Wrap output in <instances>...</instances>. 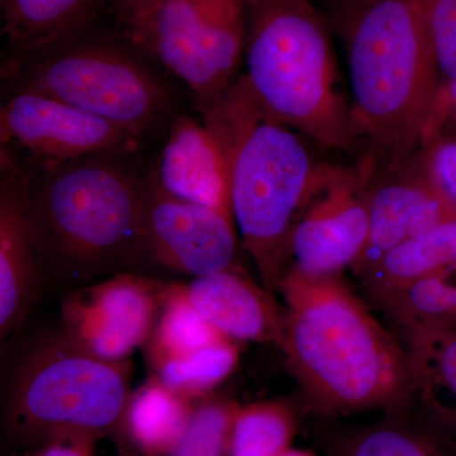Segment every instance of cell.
<instances>
[{
    "mask_svg": "<svg viewBox=\"0 0 456 456\" xmlns=\"http://www.w3.org/2000/svg\"><path fill=\"white\" fill-rule=\"evenodd\" d=\"M108 0H2V32L11 53L41 49L97 22Z\"/></svg>",
    "mask_w": 456,
    "mask_h": 456,
    "instance_id": "cell-20",
    "label": "cell"
},
{
    "mask_svg": "<svg viewBox=\"0 0 456 456\" xmlns=\"http://www.w3.org/2000/svg\"><path fill=\"white\" fill-rule=\"evenodd\" d=\"M0 141L4 151L38 163L140 154L145 149L134 134L107 119L32 90L5 92Z\"/></svg>",
    "mask_w": 456,
    "mask_h": 456,
    "instance_id": "cell-9",
    "label": "cell"
},
{
    "mask_svg": "<svg viewBox=\"0 0 456 456\" xmlns=\"http://www.w3.org/2000/svg\"><path fill=\"white\" fill-rule=\"evenodd\" d=\"M332 35L314 0H255L241 77L270 116L325 149L349 151L358 139Z\"/></svg>",
    "mask_w": 456,
    "mask_h": 456,
    "instance_id": "cell-5",
    "label": "cell"
},
{
    "mask_svg": "<svg viewBox=\"0 0 456 456\" xmlns=\"http://www.w3.org/2000/svg\"><path fill=\"white\" fill-rule=\"evenodd\" d=\"M196 403L152 374L131 392L119 434L143 456H169L184 434Z\"/></svg>",
    "mask_w": 456,
    "mask_h": 456,
    "instance_id": "cell-18",
    "label": "cell"
},
{
    "mask_svg": "<svg viewBox=\"0 0 456 456\" xmlns=\"http://www.w3.org/2000/svg\"><path fill=\"white\" fill-rule=\"evenodd\" d=\"M184 290L196 310L226 338L281 345L285 308L239 266L193 278Z\"/></svg>",
    "mask_w": 456,
    "mask_h": 456,
    "instance_id": "cell-16",
    "label": "cell"
},
{
    "mask_svg": "<svg viewBox=\"0 0 456 456\" xmlns=\"http://www.w3.org/2000/svg\"><path fill=\"white\" fill-rule=\"evenodd\" d=\"M419 154L434 184L456 208V136L441 134L419 147Z\"/></svg>",
    "mask_w": 456,
    "mask_h": 456,
    "instance_id": "cell-28",
    "label": "cell"
},
{
    "mask_svg": "<svg viewBox=\"0 0 456 456\" xmlns=\"http://www.w3.org/2000/svg\"><path fill=\"white\" fill-rule=\"evenodd\" d=\"M440 84L456 80V0H422Z\"/></svg>",
    "mask_w": 456,
    "mask_h": 456,
    "instance_id": "cell-27",
    "label": "cell"
},
{
    "mask_svg": "<svg viewBox=\"0 0 456 456\" xmlns=\"http://www.w3.org/2000/svg\"><path fill=\"white\" fill-rule=\"evenodd\" d=\"M119 29L97 22L41 49L9 53L4 93L32 90L80 108L130 132L143 145L165 137L178 97L165 71Z\"/></svg>",
    "mask_w": 456,
    "mask_h": 456,
    "instance_id": "cell-6",
    "label": "cell"
},
{
    "mask_svg": "<svg viewBox=\"0 0 456 456\" xmlns=\"http://www.w3.org/2000/svg\"><path fill=\"white\" fill-rule=\"evenodd\" d=\"M412 404L419 415L456 436V330H404Z\"/></svg>",
    "mask_w": 456,
    "mask_h": 456,
    "instance_id": "cell-17",
    "label": "cell"
},
{
    "mask_svg": "<svg viewBox=\"0 0 456 456\" xmlns=\"http://www.w3.org/2000/svg\"><path fill=\"white\" fill-rule=\"evenodd\" d=\"M239 360V342L224 338L188 355L161 362L152 369V374L183 397L198 402L215 393L233 373Z\"/></svg>",
    "mask_w": 456,
    "mask_h": 456,
    "instance_id": "cell-25",
    "label": "cell"
},
{
    "mask_svg": "<svg viewBox=\"0 0 456 456\" xmlns=\"http://www.w3.org/2000/svg\"><path fill=\"white\" fill-rule=\"evenodd\" d=\"M151 174L171 197L233 216L226 155L203 119L176 114Z\"/></svg>",
    "mask_w": 456,
    "mask_h": 456,
    "instance_id": "cell-14",
    "label": "cell"
},
{
    "mask_svg": "<svg viewBox=\"0 0 456 456\" xmlns=\"http://www.w3.org/2000/svg\"><path fill=\"white\" fill-rule=\"evenodd\" d=\"M200 114L226 155L242 246L261 283L275 293L288 266L293 226L336 167L318 163L305 137L270 116L242 77Z\"/></svg>",
    "mask_w": 456,
    "mask_h": 456,
    "instance_id": "cell-4",
    "label": "cell"
},
{
    "mask_svg": "<svg viewBox=\"0 0 456 456\" xmlns=\"http://www.w3.org/2000/svg\"><path fill=\"white\" fill-rule=\"evenodd\" d=\"M130 360L110 362L75 345L60 330L18 359L5 387L9 439L32 449L61 435L113 437L132 392Z\"/></svg>",
    "mask_w": 456,
    "mask_h": 456,
    "instance_id": "cell-7",
    "label": "cell"
},
{
    "mask_svg": "<svg viewBox=\"0 0 456 456\" xmlns=\"http://www.w3.org/2000/svg\"><path fill=\"white\" fill-rule=\"evenodd\" d=\"M254 2L145 0L114 17L119 32L184 84L202 112L236 79Z\"/></svg>",
    "mask_w": 456,
    "mask_h": 456,
    "instance_id": "cell-8",
    "label": "cell"
},
{
    "mask_svg": "<svg viewBox=\"0 0 456 456\" xmlns=\"http://www.w3.org/2000/svg\"><path fill=\"white\" fill-rule=\"evenodd\" d=\"M239 406L235 399L217 393L198 401L184 434L169 456H226Z\"/></svg>",
    "mask_w": 456,
    "mask_h": 456,
    "instance_id": "cell-26",
    "label": "cell"
},
{
    "mask_svg": "<svg viewBox=\"0 0 456 456\" xmlns=\"http://www.w3.org/2000/svg\"><path fill=\"white\" fill-rule=\"evenodd\" d=\"M277 292L285 302L279 347L312 410L322 415L410 410L406 347L340 275L318 277L288 268Z\"/></svg>",
    "mask_w": 456,
    "mask_h": 456,
    "instance_id": "cell-1",
    "label": "cell"
},
{
    "mask_svg": "<svg viewBox=\"0 0 456 456\" xmlns=\"http://www.w3.org/2000/svg\"><path fill=\"white\" fill-rule=\"evenodd\" d=\"M237 227L228 213L171 197L150 178L141 216V255L191 278L236 265Z\"/></svg>",
    "mask_w": 456,
    "mask_h": 456,
    "instance_id": "cell-12",
    "label": "cell"
},
{
    "mask_svg": "<svg viewBox=\"0 0 456 456\" xmlns=\"http://www.w3.org/2000/svg\"><path fill=\"white\" fill-rule=\"evenodd\" d=\"M456 266V218L389 251L362 281L374 305L419 279Z\"/></svg>",
    "mask_w": 456,
    "mask_h": 456,
    "instance_id": "cell-19",
    "label": "cell"
},
{
    "mask_svg": "<svg viewBox=\"0 0 456 456\" xmlns=\"http://www.w3.org/2000/svg\"><path fill=\"white\" fill-rule=\"evenodd\" d=\"M326 16L340 37L358 141L380 167L421 146L439 88L422 0H338Z\"/></svg>",
    "mask_w": 456,
    "mask_h": 456,
    "instance_id": "cell-3",
    "label": "cell"
},
{
    "mask_svg": "<svg viewBox=\"0 0 456 456\" xmlns=\"http://www.w3.org/2000/svg\"><path fill=\"white\" fill-rule=\"evenodd\" d=\"M167 284L126 272L75 288L62 301L61 331L98 358L130 360L151 335Z\"/></svg>",
    "mask_w": 456,
    "mask_h": 456,
    "instance_id": "cell-11",
    "label": "cell"
},
{
    "mask_svg": "<svg viewBox=\"0 0 456 456\" xmlns=\"http://www.w3.org/2000/svg\"><path fill=\"white\" fill-rule=\"evenodd\" d=\"M297 415L285 402L240 404L231 426L226 456H278L293 448Z\"/></svg>",
    "mask_w": 456,
    "mask_h": 456,
    "instance_id": "cell-24",
    "label": "cell"
},
{
    "mask_svg": "<svg viewBox=\"0 0 456 456\" xmlns=\"http://www.w3.org/2000/svg\"><path fill=\"white\" fill-rule=\"evenodd\" d=\"M321 2L325 3V4H330V3L338 2V0H321Z\"/></svg>",
    "mask_w": 456,
    "mask_h": 456,
    "instance_id": "cell-34",
    "label": "cell"
},
{
    "mask_svg": "<svg viewBox=\"0 0 456 456\" xmlns=\"http://www.w3.org/2000/svg\"><path fill=\"white\" fill-rule=\"evenodd\" d=\"M0 164V338L4 341L25 323L46 277L27 224L22 165L3 150Z\"/></svg>",
    "mask_w": 456,
    "mask_h": 456,
    "instance_id": "cell-15",
    "label": "cell"
},
{
    "mask_svg": "<svg viewBox=\"0 0 456 456\" xmlns=\"http://www.w3.org/2000/svg\"><path fill=\"white\" fill-rule=\"evenodd\" d=\"M278 456H316L314 452H310V450L305 449H288L287 452H281V455Z\"/></svg>",
    "mask_w": 456,
    "mask_h": 456,
    "instance_id": "cell-33",
    "label": "cell"
},
{
    "mask_svg": "<svg viewBox=\"0 0 456 456\" xmlns=\"http://www.w3.org/2000/svg\"><path fill=\"white\" fill-rule=\"evenodd\" d=\"M224 338L226 336L220 334L189 301L184 283H169L143 350L152 370L161 362L188 355Z\"/></svg>",
    "mask_w": 456,
    "mask_h": 456,
    "instance_id": "cell-22",
    "label": "cell"
},
{
    "mask_svg": "<svg viewBox=\"0 0 456 456\" xmlns=\"http://www.w3.org/2000/svg\"><path fill=\"white\" fill-rule=\"evenodd\" d=\"M456 126V80L439 84L428 121L422 131L421 146L446 134Z\"/></svg>",
    "mask_w": 456,
    "mask_h": 456,
    "instance_id": "cell-29",
    "label": "cell"
},
{
    "mask_svg": "<svg viewBox=\"0 0 456 456\" xmlns=\"http://www.w3.org/2000/svg\"><path fill=\"white\" fill-rule=\"evenodd\" d=\"M408 411L353 432L335 456H456V436Z\"/></svg>",
    "mask_w": 456,
    "mask_h": 456,
    "instance_id": "cell-21",
    "label": "cell"
},
{
    "mask_svg": "<svg viewBox=\"0 0 456 456\" xmlns=\"http://www.w3.org/2000/svg\"><path fill=\"white\" fill-rule=\"evenodd\" d=\"M17 159L27 224L45 277L79 288L142 264L141 216L151 167L140 154L62 163Z\"/></svg>",
    "mask_w": 456,
    "mask_h": 456,
    "instance_id": "cell-2",
    "label": "cell"
},
{
    "mask_svg": "<svg viewBox=\"0 0 456 456\" xmlns=\"http://www.w3.org/2000/svg\"><path fill=\"white\" fill-rule=\"evenodd\" d=\"M113 440L114 443H116V456H143L140 454V452L131 445L130 441L126 439L119 432L113 437Z\"/></svg>",
    "mask_w": 456,
    "mask_h": 456,
    "instance_id": "cell-31",
    "label": "cell"
},
{
    "mask_svg": "<svg viewBox=\"0 0 456 456\" xmlns=\"http://www.w3.org/2000/svg\"><path fill=\"white\" fill-rule=\"evenodd\" d=\"M98 441L90 435H61L29 449L26 456H98Z\"/></svg>",
    "mask_w": 456,
    "mask_h": 456,
    "instance_id": "cell-30",
    "label": "cell"
},
{
    "mask_svg": "<svg viewBox=\"0 0 456 456\" xmlns=\"http://www.w3.org/2000/svg\"><path fill=\"white\" fill-rule=\"evenodd\" d=\"M402 330H456V266L419 279L377 303Z\"/></svg>",
    "mask_w": 456,
    "mask_h": 456,
    "instance_id": "cell-23",
    "label": "cell"
},
{
    "mask_svg": "<svg viewBox=\"0 0 456 456\" xmlns=\"http://www.w3.org/2000/svg\"><path fill=\"white\" fill-rule=\"evenodd\" d=\"M141 2H145V0H108V5L112 9L113 14H116L134 7Z\"/></svg>",
    "mask_w": 456,
    "mask_h": 456,
    "instance_id": "cell-32",
    "label": "cell"
},
{
    "mask_svg": "<svg viewBox=\"0 0 456 456\" xmlns=\"http://www.w3.org/2000/svg\"><path fill=\"white\" fill-rule=\"evenodd\" d=\"M378 167L368 152L353 167H335L293 226L287 269L322 277L355 265L367 245L369 187Z\"/></svg>",
    "mask_w": 456,
    "mask_h": 456,
    "instance_id": "cell-10",
    "label": "cell"
},
{
    "mask_svg": "<svg viewBox=\"0 0 456 456\" xmlns=\"http://www.w3.org/2000/svg\"><path fill=\"white\" fill-rule=\"evenodd\" d=\"M367 245L353 272L362 279L389 251L432 227L456 218V208L428 176L419 149L410 158L378 167L369 187Z\"/></svg>",
    "mask_w": 456,
    "mask_h": 456,
    "instance_id": "cell-13",
    "label": "cell"
}]
</instances>
